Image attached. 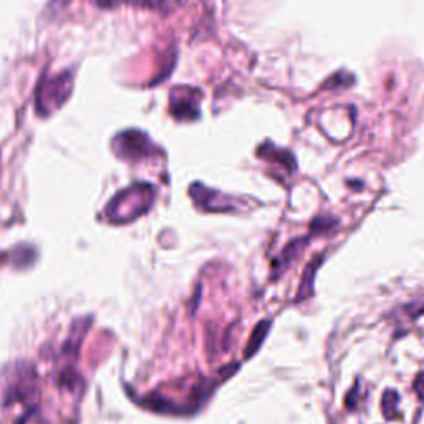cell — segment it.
I'll return each mask as SVG.
<instances>
[{
    "mask_svg": "<svg viewBox=\"0 0 424 424\" xmlns=\"http://www.w3.org/2000/svg\"><path fill=\"white\" fill-rule=\"evenodd\" d=\"M191 194L196 199L197 204H201L202 208L209 209V211H225V209L232 208V202L229 199H221L223 194L217 191H211L208 188H202L201 184H194L191 188Z\"/></svg>",
    "mask_w": 424,
    "mask_h": 424,
    "instance_id": "1",
    "label": "cell"
},
{
    "mask_svg": "<svg viewBox=\"0 0 424 424\" xmlns=\"http://www.w3.org/2000/svg\"><path fill=\"white\" fill-rule=\"evenodd\" d=\"M171 106L173 112L181 118H192L199 114V110H197V97L192 95L191 88H188V91H182V88L174 90L171 97Z\"/></svg>",
    "mask_w": 424,
    "mask_h": 424,
    "instance_id": "2",
    "label": "cell"
},
{
    "mask_svg": "<svg viewBox=\"0 0 424 424\" xmlns=\"http://www.w3.org/2000/svg\"><path fill=\"white\" fill-rule=\"evenodd\" d=\"M305 244H307V237H303V239L292 240V242L284 249L282 253H280V255L277 257L275 260H273V265H272L273 280H275L277 277H280L285 271H287L288 265H290L293 260H295L297 257L300 255V252L303 251Z\"/></svg>",
    "mask_w": 424,
    "mask_h": 424,
    "instance_id": "3",
    "label": "cell"
},
{
    "mask_svg": "<svg viewBox=\"0 0 424 424\" xmlns=\"http://www.w3.org/2000/svg\"><path fill=\"white\" fill-rule=\"evenodd\" d=\"M141 406L148 408V410L154 411V413H161V414H181L184 411L181 408H177L171 399H168L166 396H162L160 393H153L146 398L141 399Z\"/></svg>",
    "mask_w": 424,
    "mask_h": 424,
    "instance_id": "4",
    "label": "cell"
},
{
    "mask_svg": "<svg viewBox=\"0 0 424 424\" xmlns=\"http://www.w3.org/2000/svg\"><path fill=\"white\" fill-rule=\"evenodd\" d=\"M323 255L315 257L312 262H308L307 267H305L303 275H302V282H300L299 290H297V299L295 300H305L307 297H310L313 293V282H315V273L319 271L320 264H322Z\"/></svg>",
    "mask_w": 424,
    "mask_h": 424,
    "instance_id": "5",
    "label": "cell"
},
{
    "mask_svg": "<svg viewBox=\"0 0 424 424\" xmlns=\"http://www.w3.org/2000/svg\"><path fill=\"white\" fill-rule=\"evenodd\" d=\"M271 327H272L271 320H262V322L255 325V328H253V332L251 334V338H249L247 345H245L244 358H252V356L259 351V348L262 347L264 340L267 338Z\"/></svg>",
    "mask_w": 424,
    "mask_h": 424,
    "instance_id": "6",
    "label": "cell"
},
{
    "mask_svg": "<svg viewBox=\"0 0 424 424\" xmlns=\"http://www.w3.org/2000/svg\"><path fill=\"white\" fill-rule=\"evenodd\" d=\"M257 153L260 154V156H264L267 161H273V162H280V164H284L285 168H288L290 171L297 168L295 164V158H293V154L290 151H287V149H279L277 146H262V148L257 149Z\"/></svg>",
    "mask_w": 424,
    "mask_h": 424,
    "instance_id": "7",
    "label": "cell"
},
{
    "mask_svg": "<svg viewBox=\"0 0 424 424\" xmlns=\"http://www.w3.org/2000/svg\"><path fill=\"white\" fill-rule=\"evenodd\" d=\"M398 401H399V396L393 390H388L386 393L383 395L382 411H383L384 418H386V419L395 418L396 413H398Z\"/></svg>",
    "mask_w": 424,
    "mask_h": 424,
    "instance_id": "8",
    "label": "cell"
},
{
    "mask_svg": "<svg viewBox=\"0 0 424 424\" xmlns=\"http://www.w3.org/2000/svg\"><path fill=\"white\" fill-rule=\"evenodd\" d=\"M336 224H338V221H336L335 217L320 216V217H316V219L312 223L310 232H312V236H315V234L328 232V231H332V229H334Z\"/></svg>",
    "mask_w": 424,
    "mask_h": 424,
    "instance_id": "9",
    "label": "cell"
},
{
    "mask_svg": "<svg viewBox=\"0 0 424 424\" xmlns=\"http://www.w3.org/2000/svg\"><path fill=\"white\" fill-rule=\"evenodd\" d=\"M414 391L419 396V399L424 401V373L418 375L414 379Z\"/></svg>",
    "mask_w": 424,
    "mask_h": 424,
    "instance_id": "10",
    "label": "cell"
},
{
    "mask_svg": "<svg viewBox=\"0 0 424 424\" xmlns=\"http://www.w3.org/2000/svg\"><path fill=\"white\" fill-rule=\"evenodd\" d=\"M355 398H356V390H353L350 395H348V398H347L348 410H353L355 408Z\"/></svg>",
    "mask_w": 424,
    "mask_h": 424,
    "instance_id": "11",
    "label": "cell"
}]
</instances>
